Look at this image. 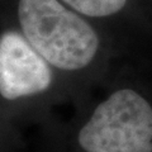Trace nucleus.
<instances>
[{
	"mask_svg": "<svg viewBox=\"0 0 152 152\" xmlns=\"http://www.w3.org/2000/svg\"><path fill=\"white\" fill-rule=\"evenodd\" d=\"M76 13L91 18L113 15L126 7L127 0H62Z\"/></svg>",
	"mask_w": 152,
	"mask_h": 152,
	"instance_id": "20e7f679",
	"label": "nucleus"
},
{
	"mask_svg": "<svg viewBox=\"0 0 152 152\" xmlns=\"http://www.w3.org/2000/svg\"><path fill=\"white\" fill-rule=\"evenodd\" d=\"M52 84V70L19 32L0 36V95L7 100L45 93Z\"/></svg>",
	"mask_w": 152,
	"mask_h": 152,
	"instance_id": "7ed1b4c3",
	"label": "nucleus"
},
{
	"mask_svg": "<svg viewBox=\"0 0 152 152\" xmlns=\"http://www.w3.org/2000/svg\"><path fill=\"white\" fill-rule=\"evenodd\" d=\"M83 152H152V103L132 88L98 104L76 137Z\"/></svg>",
	"mask_w": 152,
	"mask_h": 152,
	"instance_id": "f03ea898",
	"label": "nucleus"
},
{
	"mask_svg": "<svg viewBox=\"0 0 152 152\" xmlns=\"http://www.w3.org/2000/svg\"><path fill=\"white\" fill-rule=\"evenodd\" d=\"M18 19L28 42L60 70L85 69L99 51L94 28L58 0H19Z\"/></svg>",
	"mask_w": 152,
	"mask_h": 152,
	"instance_id": "f257e3e1",
	"label": "nucleus"
}]
</instances>
